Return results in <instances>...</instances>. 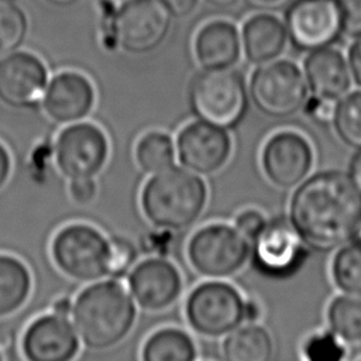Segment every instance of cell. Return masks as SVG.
I'll list each match as a JSON object with an SVG mask.
<instances>
[{"mask_svg":"<svg viewBox=\"0 0 361 361\" xmlns=\"http://www.w3.org/2000/svg\"><path fill=\"white\" fill-rule=\"evenodd\" d=\"M289 220L319 250L345 244L361 224V192L338 171L316 173L300 183L290 199Z\"/></svg>","mask_w":361,"mask_h":361,"instance_id":"cell-1","label":"cell"},{"mask_svg":"<svg viewBox=\"0 0 361 361\" xmlns=\"http://www.w3.org/2000/svg\"><path fill=\"white\" fill-rule=\"evenodd\" d=\"M71 317L86 348L109 350L130 336L137 322V309L120 282L97 281L79 292Z\"/></svg>","mask_w":361,"mask_h":361,"instance_id":"cell-2","label":"cell"},{"mask_svg":"<svg viewBox=\"0 0 361 361\" xmlns=\"http://www.w3.org/2000/svg\"><path fill=\"white\" fill-rule=\"evenodd\" d=\"M140 199L144 216L155 227L180 231L200 217L207 188L199 173L172 165L151 175Z\"/></svg>","mask_w":361,"mask_h":361,"instance_id":"cell-3","label":"cell"},{"mask_svg":"<svg viewBox=\"0 0 361 361\" xmlns=\"http://www.w3.org/2000/svg\"><path fill=\"white\" fill-rule=\"evenodd\" d=\"M189 106L199 120L231 128L247 110L245 82L230 68L204 69L190 83Z\"/></svg>","mask_w":361,"mask_h":361,"instance_id":"cell-4","label":"cell"},{"mask_svg":"<svg viewBox=\"0 0 361 361\" xmlns=\"http://www.w3.org/2000/svg\"><path fill=\"white\" fill-rule=\"evenodd\" d=\"M185 316L196 333L223 337L245 323V299L227 282L207 281L189 293Z\"/></svg>","mask_w":361,"mask_h":361,"instance_id":"cell-5","label":"cell"},{"mask_svg":"<svg viewBox=\"0 0 361 361\" xmlns=\"http://www.w3.org/2000/svg\"><path fill=\"white\" fill-rule=\"evenodd\" d=\"M251 257V243L235 227L213 223L199 228L188 243V258L195 271L209 278L238 272Z\"/></svg>","mask_w":361,"mask_h":361,"instance_id":"cell-6","label":"cell"},{"mask_svg":"<svg viewBox=\"0 0 361 361\" xmlns=\"http://www.w3.org/2000/svg\"><path fill=\"white\" fill-rule=\"evenodd\" d=\"M51 255L69 279L93 282L106 276L107 238L93 226L72 223L58 230L51 241Z\"/></svg>","mask_w":361,"mask_h":361,"instance_id":"cell-7","label":"cell"},{"mask_svg":"<svg viewBox=\"0 0 361 361\" xmlns=\"http://www.w3.org/2000/svg\"><path fill=\"white\" fill-rule=\"evenodd\" d=\"M250 96L262 114L285 118L303 109L307 99V82L293 62H268L254 71Z\"/></svg>","mask_w":361,"mask_h":361,"instance_id":"cell-8","label":"cell"},{"mask_svg":"<svg viewBox=\"0 0 361 361\" xmlns=\"http://www.w3.org/2000/svg\"><path fill=\"white\" fill-rule=\"evenodd\" d=\"M171 16L159 0H127L110 20L109 35L126 52L142 55L166 38Z\"/></svg>","mask_w":361,"mask_h":361,"instance_id":"cell-9","label":"cell"},{"mask_svg":"<svg viewBox=\"0 0 361 361\" xmlns=\"http://www.w3.org/2000/svg\"><path fill=\"white\" fill-rule=\"evenodd\" d=\"M306 257L307 243L290 220L282 217L267 220L264 228L251 241L252 264L267 276H290L302 267Z\"/></svg>","mask_w":361,"mask_h":361,"instance_id":"cell-10","label":"cell"},{"mask_svg":"<svg viewBox=\"0 0 361 361\" xmlns=\"http://www.w3.org/2000/svg\"><path fill=\"white\" fill-rule=\"evenodd\" d=\"M55 165L68 179L93 178L109 155L106 134L92 123H75L63 128L55 141Z\"/></svg>","mask_w":361,"mask_h":361,"instance_id":"cell-11","label":"cell"},{"mask_svg":"<svg viewBox=\"0 0 361 361\" xmlns=\"http://www.w3.org/2000/svg\"><path fill=\"white\" fill-rule=\"evenodd\" d=\"M286 31L300 49L329 47L341 32L338 4L334 0H296L286 13Z\"/></svg>","mask_w":361,"mask_h":361,"instance_id":"cell-12","label":"cell"},{"mask_svg":"<svg viewBox=\"0 0 361 361\" xmlns=\"http://www.w3.org/2000/svg\"><path fill=\"white\" fill-rule=\"evenodd\" d=\"M130 295L147 312L171 307L182 292L178 268L164 257H149L138 262L127 275Z\"/></svg>","mask_w":361,"mask_h":361,"instance_id":"cell-13","label":"cell"},{"mask_svg":"<svg viewBox=\"0 0 361 361\" xmlns=\"http://www.w3.org/2000/svg\"><path fill=\"white\" fill-rule=\"evenodd\" d=\"M176 154L185 168L199 175H212L227 162L231 138L226 128L202 120L193 121L179 131Z\"/></svg>","mask_w":361,"mask_h":361,"instance_id":"cell-14","label":"cell"},{"mask_svg":"<svg viewBox=\"0 0 361 361\" xmlns=\"http://www.w3.org/2000/svg\"><path fill=\"white\" fill-rule=\"evenodd\" d=\"M79 337L68 317L54 313L32 319L23 330L20 345L25 361H73Z\"/></svg>","mask_w":361,"mask_h":361,"instance_id":"cell-15","label":"cell"},{"mask_svg":"<svg viewBox=\"0 0 361 361\" xmlns=\"http://www.w3.org/2000/svg\"><path fill=\"white\" fill-rule=\"evenodd\" d=\"M48 72L30 52L8 54L0 59V102L11 109L35 107L44 97Z\"/></svg>","mask_w":361,"mask_h":361,"instance_id":"cell-16","label":"cell"},{"mask_svg":"<svg viewBox=\"0 0 361 361\" xmlns=\"http://www.w3.org/2000/svg\"><path fill=\"white\" fill-rule=\"evenodd\" d=\"M261 162L267 178L275 186L289 189L309 173L313 151L309 141L299 133L281 131L265 142Z\"/></svg>","mask_w":361,"mask_h":361,"instance_id":"cell-17","label":"cell"},{"mask_svg":"<svg viewBox=\"0 0 361 361\" xmlns=\"http://www.w3.org/2000/svg\"><path fill=\"white\" fill-rule=\"evenodd\" d=\"M92 82L78 72H62L52 78L42 97L47 116L55 123L66 124L85 118L94 104Z\"/></svg>","mask_w":361,"mask_h":361,"instance_id":"cell-18","label":"cell"},{"mask_svg":"<svg viewBox=\"0 0 361 361\" xmlns=\"http://www.w3.org/2000/svg\"><path fill=\"white\" fill-rule=\"evenodd\" d=\"M30 312L27 309H20L17 313L3 317L0 320V350L3 354V361H25L21 353V334L23 323L27 322ZM147 336V327L138 324L130 336L121 341L118 345L111 348L109 361H141L140 350ZM107 350H90L83 351L78 361H104Z\"/></svg>","mask_w":361,"mask_h":361,"instance_id":"cell-19","label":"cell"},{"mask_svg":"<svg viewBox=\"0 0 361 361\" xmlns=\"http://www.w3.org/2000/svg\"><path fill=\"white\" fill-rule=\"evenodd\" d=\"M305 78L313 96L338 102L350 89L348 61L334 48L312 51L305 62Z\"/></svg>","mask_w":361,"mask_h":361,"instance_id":"cell-20","label":"cell"},{"mask_svg":"<svg viewBox=\"0 0 361 361\" xmlns=\"http://www.w3.org/2000/svg\"><path fill=\"white\" fill-rule=\"evenodd\" d=\"M195 58L203 69H228L235 65L241 54V41L234 24L214 20L204 24L193 42Z\"/></svg>","mask_w":361,"mask_h":361,"instance_id":"cell-21","label":"cell"},{"mask_svg":"<svg viewBox=\"0 0 361 361\" xmlns=\"http://www.w3.org/2000/svg\"><path fill=\"white\" fill-rule=\"evenodd\" d=\"M286 41V27L271 14L252 16L243 25V49L251 63L272 62L283 52Z\"/></svg>","mask_w":361,"mask_h":361,"instance_id":"cell-22","label":"cell"},{"mask_svg":"<svg viewBox=\"0 0 361 361\" xmlns=\"http://www.w3.org/2000/svg\"><path fill=\"white\" fill-rule=\"evenodd\" d=\"M31 290L32 276L28 267L18 257L0 252V319L24 307Z\"/></svg>","mask_w":361,"mask_h":361,"instance_id":"cell-23","label":"cell"},{"mask_svg":"<svg viewBox=\"0 0 361 361\" xmlns=\"http://www.w3.org/2000/svg\"><path fill=\"white\" fill-rule=\"evenodd\" d=\"M193 338L182 329L161 327L151 331L140 350L141 361H196Z\"/></svg>","mask_w":361,"mask_h":361,"instance_id":"cell-24","label":"cell"},{"mask_svg":"<svg viewBox=\"0 0 361 361\" xmlns=\"http://www.w3.org/2000/svg\"><path fill=\"white\" fill-rule=\"evenodd\" d=\"M274 344L269 333L255 323H245L230 331L221 345L226 361H269Z\"/></svg>","mask_w":361,"mask_h":361,"instance_id":"cell-25","label":"cell"},{"mask_svg":"<svg viewBox=\"0 0 361 361\" xmlns=\"http://www.w3.org/2000/svg\"><path fill=\"white\" fill-rule=\"evenodd\" d=\"M331 331L344 341H361V295L344 293L331 300L327 310Z\"/></svg>","mask_w":361,"mask_h":361,"instance_id":"cell-26","label":"cell"},{"mask_svg":"<svg viewBox=\"0 0 361 361\" xmlns=\"http://www.w3.org/2000/svg\"><path fill=\"white\" fill-rule=\"evenodd\" d=\"M137 165L147 173L161 172L175 162V145L172 138L161 131L144 134L135 145Z\"/></svg>","mask_w":361,"mask_h":361,"instance_id":"cell-27","label":"cell"},{"mask_svg":"<svg viewBox=\"0 0 361 361\" xmlns=\"http://www.w3.org/2000/svg\"><path fill=\"white\" fill-rule=\"evenodd\" d=\"M334 283L345 293L361 295V241L344 244L331 264Z\"/></svg>","mask_w":361,"mask_h":361,"instance_id":"cell-28","label":"cell"},{"mask_svg":"<svg viewBox=\"0 0 361 361\" xmlns=\"http://www.w3.org/2000/svg\"><path fill=\"white\" fill-rule=\"evenodd\" d=\"M28 20L16 4L0 1V58L16 51L25 39Z\"/></svg>","mask_w":361,"mask_h":361,"instance_id":"cell-29","label":"cell"},{"mask_svg":"<svg viewBox=\"0 0 361 361\" xmlns=\"http://www.w3.org/2000/svg\"><path fill=\"white\" fill-rule=\"evenodd\" d=\"M333 123L345 144L361 148V92L351 93L341 100Z\"/></svg>","mask_w":361,"mask_h":361,"instance_id":"cell-30","label":"cell"},{"mask_svg":"<svg viewBox=\"0 0 361 361\" xmlns=\"http://www.w3.org/2000/svg\"><path fill=\"white\" fill-rule=\"evenodd\" d=\"M138 258L137 245L126 235H113L107 238L106 276L120 279L133 269Z\"/></svg>","mask_w":361,"mask_h":361,"instance_id":"cell-31","label":"cell"},{"mask_svg":"<svg viewBox=\"0 0 361 361\" xmlns=\"http://www.w3.org/2000/svg\"><path fill=\"white\" fill-rule=\"evenodd\" d=\"M347 351L340 337L330 331L310 336L302 345L299 361H345Z\"/></svg>","mask_w":361,"mask_h":361,"instance_id":"cell-32","label":"cell"},{"mask_svg":"<svg viewBox=\"0 0 361 361\" xmlns=\"http://www.w3.org/2000/svg\"><path fill=\"white\" fill-rule=\"evenodd\" d=\"M341 32L348 37H361V0H337Z\"/></svg>","mask_w":361,"mask_h":361,"instance_id":"cell-33","label":"cell"},{"mask_svg":"<svg viewBox=\"0 0 361 361\" xmlns=\"http://www.w3.org/2000/svg\"><path fill=\"white\" fill-rule=\"evenodd\" d=\"M337 106L338 104H337L336 100L312 94V97L306 99L303 109H305L306 114L312 120H314L316 123L327 124V123H331L334 120Z\"/></svg>","mask_w":361,"mask_h":361,"instance_id":"cell-34","label":"cell"},{"mask_svg":"<svg viewBox=\"0 0 361 361\" xmlns=\"http://www.w3.org/2000/svg\"><path fill=\"white\" fill-rule=\"evenodd\" d=\"M267 219L258 210H244L235 217L234 227L243 234L250 243L259 234L264 228Z\"/></svg>","mask_w":361,"mask_h":361,"instance_id":"cell-35","label":"cell"},{"mask_svg":"<svg viewBox=\"0 0 361 361\" xmlns=\"http://www.w3.org/2000/svg\"><path fill=\"white\" fill-rule=\"evenodd\" d=\"M68 192L75 203L89 204L96 197L97 185L93 178H75L69 179Z\"/></svg>","mask_w":361,"mask_h":361,"instance_id":"cell-36","label":"cell"},{"mask_svg":"<svg viewBox=\"0 0 361 361\" xmlns=\"http://www.w3.org/2000/svg\"><path fill=\"white\" fill-rule=\"evenodd\" d=\"M158 231H151L142 238L141 247L148 254H165L172 241V230L157 227ZM140 247V248H141Z\"/></svg>","mask_w":361,"mask_h":361,"instance_id":"cell-37","label":"cell"},{"mask_svg":"<svg viewBox=\"0 0 361 361\" xmlns=\"http://www.w3.org/2000/svg\"><path fill=\"white\" fill-rule=\"evenodd\" d=\"M169 16L175 18H185L190 16L197 7L199 0H159Z\"/></svg>","mask_w":361,"mask_h":361,"instance_id":"cell-38","label":"cell"},{"mask_svg":"<svg viewBox=\"0 0 361 361\" xmlns=\"http://www.w3.org/2000/svg\"><path fill=\"white\" fill-rule=\"evenodd\" d=\"M11 171H13V155L7 144H4L0 140V190L8 182Z\"/></svg>","mask_w":361,"mask_h":361,"instance_id":"cell-39","label":"cell"},{"mask_svg":"<svg viewBox=\"0 0 361 361\" xmlns=\"http://www.w3.org/2000/svg\"><path fill=\"white\" fill-rule=\"evenodd\" d=\"M348 66L351 76L361 86V37L355 39L348 52Z\"/></svg>","mask_w":361,"mask_h":361,"instance_id":"cell-40","label":"cell"},{"mask_svg":"<svg viewBox=\"0 0 361 361\" xmlns=\"http://www.w3.org/2000/svg\"><path fill=\"white\" fill-rule=\"evenodd\" d=\"M245 4L261 13H271V11H278L285 8L292 0H244Z\"/></svg>","mask_w":361,"mask_h":361,"instance_id":"cell-41","label":"cell"},{"mask_svg":"<svg viewBox=\"0 0 361 361\" xmlns=\"http://www.w3.org/2000/svg\"><path fill=\"white\" fill-rule=\"evenodd\" d=\"M73 307V300L68 295H61L56 299L52 300L51 305V313L62 316V317H71Z\"/></svg>","mask_w":361,"mask_h":361,"instance_id":"cell-42","label":"cell"},{"mask_svg":"<svg viewBox=\"0 0 361 361\" xmlns=\"http://www.w3.org/2000/svg\"><path fill=\"white\" fill-rule=\"evenodd\" d=\"M348 176L351 178V180L357 186V189L361 192V148L353 157V159L350 162V173H348Z\"/></svg>","mask_w":361,"mask_h":361,"instance_id":"cell-43","label":"cell"},{"mask_svg":"<svg viewBox=\"0 0 361 361\" xmlns=\"http://www.w3.org/2000/svg\"><path fill=\"white\" fill-rule=\"evenodd\" d=\"M259 317L258 305L252 300H245V323H254Z\"/></svg>","mask_w":361,"mask_h":361,"instance_id":"cell-44","label":"cell"},{"mask_svg":"<svg viewBox=\"0 0 361 361\" xmlns=\"http://www.w3.org/2000/svg\"><path fill=\"white\" fill-rule=\"evenodd\" d=\"M204 1L217 10H228L234 7L240 0H204Z\"/></svg>","mask_w":361,"mask_h":361,"instance_id":"cell-45","label":"cell"},{"mask_svg":"<svg viewBox=\"0 0 361 361\" xmlns=\"http://www.w3.org/2000/svg\"><path fill=\"white\" fill-rule=\"evenodd\" d=\"M44 1L54 6V7H69V6L76 4L80 0H44Z\"/></svg>","mask_w":361,"mask_h":361,"instance_id":"cell-46","label":"cell"},{"mask_svg":"<svg viewBox=\"0 0 361 361\" xmlns=\"http://www.w3.org/2000/svg\"><path fill=\"white\" fill-rule=\"evenodd\" d=\"M357 240H360V241H361V224H360L358 231H357Z\"/></svg>","mask_w":361,"mask_h":361,"instance_id":"cell-47","label":"cell"},{"mask_svg":"<svg viewBox=\"0 0 361 361\" xmlns=\"http://www.w3.org/2000/svg\"><path fill=\"white\" fill-rule=\"evenodd\" d=\"M0 1H7V3H13V1H16V0H0Z\"/></svg>","mask_w":361,"mask_h":361,"instance_id":"cell-48","label":"cell"},{"mask_svg":"<svg viewBox=\"0 0 361 361\" xmlns=\"http://www.w3.org/2000/svg\"><path fill=\"white\" fill-rule=\"evenodd\" d=\"M0 361H3V354H1V350H0Z\"/></svg>","mask_w":361,"mask_h":361,"instance_id":"cell-49","label":"cell"}]
</instances>
